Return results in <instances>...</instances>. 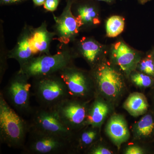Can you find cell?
<instances>
[{
	"instance_id": "1",
	"label": "cell",
	"mask_w": 154,
	"mask_h": 154,
	"mask_svg": "<svg viewBox=\"0 0 154 154\" xmlns=\"http://www.w3.org/2000/svg\"><path fill=\"white\" fill-rule=\"evenodd\" d=\"M30 126L26 121L8 104L0 93V140L11 148H24Z\"/></svg>"
},
{
	"instance_id": "2",
	"label": "cell",
	"mask_w": 154,
	"mask_h": 154,
	"mask_svg": "<svg viewBox=\"0 0 154 154\" xmlns=\"http://www.w3.org/2000/svg\"><path fill=\"white\" fill-rule=\"evenodd\" d=\"M57 52L53 55L42 54L32 58L22 66L19 71L30 79L49 75L59 73L66 67L73 64L77 55L73 49L68 45H60Z\"/></svg>"
},
{
	"instance_id": "3",
	"label": "cell",
	"mask_w": 154,
	"mask_h": 154,
	"mask_svg": "<svg viewBox=\"0 0 154 154\" xmlns=\"http://www.w3.org/2000/svg\"><path fill=\"white\" fill-rule=\"evenodd\" d=\"M31 91L40 107L54 109L69 98L65 83L58 73L32 79Z\"/></svg>"
},
{
	"instance_id": "4",
	"label": "cell",
	"mask_w": 154,
	"mask_h": 154,
	"mask_svg": "<svg viewBox=\"0 0 154 154\" xmlns=\"http://www.w3.org/2000/svg\"><path fill=\"white\" fill-rule=\"evenodd\" d=\"M30 79L18 71L1 91L8 104L22 116H30L33 110L30 104L32 85L29 83Z\"/></svg>"
},
{
	"instance_id": "5",
	"label": "cell",
	"mask_w": 154,
	"mask_h": 154,
	"mask_svg": "<svg viewBox=\"0 0 154 154\" xmlns=\"http://www.w3.org/2000/svg\"><path fill=\"white\" fill-rule=\"evenodd\" d=\"M22 153L71 154L72 141L30 128Z\"/></svg>"
},
{
	"instance_id": "6",
	"label": "cell",
	"mask_w": 154,
	"mask_h": 154,
	"mask_svg": "<svg viewBox=\"0 0 154 154\" xmlns=\"http://www.w3.org/2000/svg\"><path fill=\"white\" fill-rule=\"evenodd\" d=\"M67 88L69 98L89 102L96 96V89L91 72L71 65L58 73Z\"/></svg>"
},
{
	"instance_id": "7",
	"label": "cell",
	"mask_w": 154,
	"mask_h": 154,
	"mask_svg": "<svg viewBox=\"0 0 154 154\" xmlns=\"http://www.w3.org/2000/svg\"><path fill=\"white\" fill-rule=\"evenodd\" d=\"M96 95L98 93L110 98H116L124 87L122 75L113 67L105 62L99 63L91 69Z\"/></svg>"
},
{
	"instance_id": "8",
	"label": "cell",
	"mask_w": 154,
	"mask_h": 154,
	"mask_svg": "<svg viewBox=\"0 0 154 154\" xmlns=\"http://www.w3.org/2000/svg\"><path fill=\"white\" fill-rule=\"evenodd\" d=\"M30 116V128L72 140L75 134L64 125L54 109L35 107Z\"/></svg>"
},
{
	"instance_id": "9",
	"label": "cell",
	"mask_w": 154,
	"mask_h": 154,
	"mask_svg": "<svg viewBox=\"0 0 154 154\" xmlns=\"http://www.w3.org/2000/svg\"><path fill=\"white\" fill-rule=\"evenodd\" d=\"M89 102L69 98L54 109L64 125L75 134L87 125Z\"/></svg>"
},
{
	"instance_id": "10",
	"label": "cell",
	"mask_w": 154,
	"mask_h": 154,
	"mask_svg": "<svg viewBox=\"0 0 154 154\" xmlns=\"http://www.w3.org/2000/svg\"><path fill=\"white\" fill-rule=\"evenodd\" d=\"M75 0H66V5L59 17H54V32L60 45H67L75 41L81 30L79 22L73 14L72 7Z\"/></svg>"
},
{
	"instance_id": "11",
	"label": "cell",
	"mask_w": 154,
	"mask_h": 154,
	"mask_svg": "<svg viewBox=\"0 0 154 154\" xmlns=\"http://www.w3.org/2000/svg\"><path fill=\"white\" fill-rule=\"evenodd\" d=\"M111 53L114 62L126 74L134 70L140 61L137 53L123 41H118L113 45Z\"/></svg>"
},
{
	"instance_id": "12",
	"label": "cell",
	"mask_w": 154,
	"mask_h": 154,
	"mask_svg": "<svg viewBox=\"0 0 154 154\" xmlns=\"http://www.w3.org/2000/svg\"><path fill=\"white\" fill-rule=\"evenodd\" d=\"M33 27L25 24L19 34L16 45L8 51V59H14L22 66L35 57L31 47L30 40Z\"/></svg>"
},
{
	"instance_id": "13",
	"label": "cell",
	"mask_w": 154,
	"mask_h": 154,
	"mask_svg": "<svg viewBox=\"0 0 154 154\" xmlns=\"http://www.w3.org/2000/svg\"><path fill=\"white\" fill-rule=\"evenodd\" d=\"M93 0H75L72 11L79 22L80 29L99 25L100 23L99 12L92 2Z\"/></svg>"
},
{
	"instance_id": "14",
	"label": "cell",
	"mask_w": 154,
	"mask_h": 154,
	"mask_svg": "<svg viewBox=\"0 0 154 154\" xmlns=\"http://www.w3.org/2000/svg\"><path fill=\"white\" fill-rule=\"evenodd\" d=\"M73 48L77 56L82 57L93 69L100 62L103 52V46L94 38L83 37L76 42Z\"/></svg>"
},
{
	"instance_id": "15",
	"label": "cell",
	"mask_w": 154,
	"mask_h": 154,
	"mask_svg": "<svg viewBox=\"0 0 154 154\" xmlns=\"http://www.w3.org/2000/svg\"><path fill=\"white\" fill-rule=\"evenodd\" d=\"M54 32L48 31L46 22L42 23L37 28H32L31 47L35 56L42 54H50V48L51 42L55 38Z\"/></svg>"
},
{
	"instance_id": "16",
	"label": "cell",
	"mask_w": 154,
	"mask_h": 154,
	"mask_svg": "<svg viewBox=\"0 0 154 154\" xmlns=\"http://www.w3.org/2000/svg\"><path fill=\"white\" fill-rule=\"evenodd\" d=\"M97 127L91 125H86L75 134L72 140L73 153L86 152L96 143L98 131Z\"/></svg>"
},
{
	"instance_id": "17",
	"label": "cell",
	"mask_w": 154,
	"mask_h": 154,
	"mask_svg": "<svg viewBox=\"0 0 154 154\" xmlns=\"http://www.w3.org/2000/svg\"><path fill=\"white\" fill-rule=\"evenodd\" d=\"M106 131L109 137L118 146L129 139L127 125L121 115H113L111 117L107 125Z\"/></svg>"
},
{
	"instance_id": "18",
	"label": "cell",
	"mask_w": 154,
	"mask_h": 154,
	"mask_svg": "<svg viewBox=\"0 0 154 154\" xmlns=\"http://www.w3.org/2000/svg\"><path fill=\"white\" fill-rule=\"evenodd\" d=\"M133 134L136 139L150 140L154 138V113L151 110L135 125Z\"/></svg>"
},
{
	"instance_id": "19",
	"label": "cell",
	"mask_w": 154,
	"mask_h": 154,
	"mask_svg": "<svg viewBox=\"0 0 154 154\" xmlns=\"http://www.w3.org/2000/svg\"><path fill=\"white\" fill-rule=\"evenodd\" d=\"M94 102L89 105L87 116V125L99 128L102 124L109 110L108 106L96 96Z\"/></svg>"
},
{
	"instance_id": "20",
	"label": "cell",
	"mask_w": 154,
	"mask_h": 154,
	"mask_svg": "<svg viewBox=\"0 0 154 154\" xmlns=\"http://www.w3.org/2000/svg\"><path fill=\"white\" fill-rule=\"evenodd\" d=\"M124 107L131 115L137 116L146 113L149 104L143 94L134 93L131 94L126 99Z\"/></svg>"
},
{
	"instance_id": "21",
	"label": "cell",
	"mask_w": 154,
	"mask_h": 154,
	"mask_svg": "<svg viewBox=\"0 0 154 154\" xmlns=\"http://www.w3.org/2000/svg\"><path fill=\"white\" fill-rule=\"evenodd\" d=\"M105 27L107 37H116L124 30V19L120 16H112L107 19Z\"/></svg>"
},
{
	"instance_id": "22",
	"label": "cell",
	"mask_w": 154,
	"mask_h": 154,
	"mask_svg": "<svg viewBox=\"0 0 154 154\" xmlns=\"http://www.w3.org/2000/svg\"><path fill=\"white\" fill-rule=\"evenodd\" d=\"M0 83H2L4 75L8 68L7 60L8 51L6 48L5 40L4 36L3 22L1 20L0 25Z\"/></svg>"
},
{
	"instance_id": "23",
	"label": "cell",
	"mask_w": 154,
	"mask_h": 154,
	"mask_svg": "<svg viewBox=\"0 0 154 154\" xmlns=\"http://www.w3.org/2000/svg\"><path fill=\"white\" fill-rule=\"evenodd\" d=\"M131 79L136 85L140 87L149 88L154 86V78L141 72L133 74Z\"/></svg>"
},
{
	"instance_id": "24",
	"label": "cell",
	"mask_w": 154,
	"mask_h": 154,
	"mask_svg": "<svg viewBox=\"0 0 154 154\" xmlns=\"http://www.w3.org/2000/svg\"><path fill=\"white\" fill-rule=\"evenodd\" d=\"M137 66L141 72L154 78V65L152 52L143 59L140 60Z\"/></svg>"
},
{
	"instance_id": "25",
	"label": "cell",
	"mask_w": 154,
	"mask_h": 154,
	"mask_svg": "<svg viewBox=\"0 0 154 154\" xmlns=\"http://www.w3.org/2000/svg\"><path fill=\"white\" fill-rule=\"evenodd\" d=\"M61 0H45L44 9L48 12H53L57 9Z\"/></svg>"
},
{
	"instance_id": "26",
	"label": "cell",
	"mask_w": 154,
	"mask_h": 154,
	"mask_svg": "<svg viewBox=\"0 0 154 154\" xmlns=\"http://www.w3.org/2000/svg\"><path fill=\"white\" fill-rule=\"evenodd\" d=\"M28 0H0L1 6L13 5H19Z\"/></svg>"
},
{
	"instance_id": "27",
	"label": "cell",
	"mask_w": 154,
	"mask_h": 154,
	"mask_svg": "<svg viewBox=\"0 0 154 154\" xmlns=\"http://www.w3.org/2000/svg\"><path fill=\"white\" fill-rule=\"evenodd\" d=\"M125 153L126 154H141L143 153V152L139 147L131 146L127 149Z\"/></svg>"
},
{
	"instance_id": "28",
	"label": "cell",
	"mask_w": 154,
	"mask_h": 154,
	"mask_svg": "<svg viewBox=\"0 0 154 154\" xmlns=\"http://www.w3.org/2000/svg\"><path fill=\"white\" fill-rule=\"evenodd\" d=\"M151 90L150 92L149 96L150 100L151 102V110L154 113V86L152 87Z\"/></svg>"
},
{
	"instance_id": "29",
	"label": "cell",
	"mask_w": 154,
	"mask_h": 154,
	"mask_svg": "<svg viewBox=\"0 0 154 154\" xmlns=\"http://www.w3.org/2000/svg\"><path fill=\"white\" fill-rule=\"evenodd\" d=\"M35 7H40L44 5L45 0H32Z\"/></svg>"
},
{
	"instance_id": "30",
	"label": "cell",
	"mask_w": 154,
	"mask_h": 154,
	"mask_svg": "<svg viewBox=\"0 0 154 154\" xmlns=\"http://www.w3.org/2000/svg\"><path fill=\"white\" fill-rule=\"evenodd\" d=\"M94 1H101V2H105L107 3H112L114 2V0H94Z\"/></svg>"
},
{
	"instance_id": "31",
	"label": "cell",
	"mask_w": 154,
	"mask_h": 154,
	"mask_svg": "<svg viewBox=\"0 0 154 154\" xmlns=\"http://www.w3.org/2000/svg\"><path fill=\"white\" fill-rule=\"evenodd\" d=\"M139 2H140L142 4H144L145 3H146L147 2L150 1V0H138Z\"/></svg>"
},
{
	"instance_id": "32",
	"label": "cell",
	"mask_w": 154,
	"mask_h": 154,
	"mask_svg": "<svg viewBox=\"0 0 154 154\" xmlns=\"http://www.w3.org/2000/svg\"><path fill=\"white\" fill-rule=\"evenodd\" d=\"M153 54V63L154 65V51L153 52H152Z\"/></svg>"
},
{
	"instance_id": "33",
	"label": "cell",
	"mask_w": 154,
	"mask_h": 154,
	"mask_svg": "<svg viewBox=\"0 0 154 154\" xmlns=\"http://www.w3.org/2000/svg\"><path fill=\"white\" fill-rule=\"evenodd\" d=\"M150 1H151V0H150Z\"/></svg>"
}]
</instances>
